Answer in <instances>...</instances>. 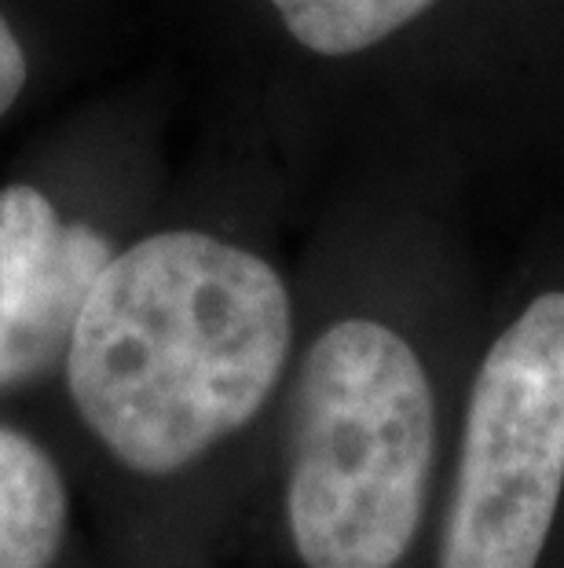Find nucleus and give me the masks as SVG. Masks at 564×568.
Masks as SVG:
<instances>
[{
	"label": "nucleus",
	"mask_w": 564,
	"mask_h": 568,
	"mask_svg": "<svg viewBox=\"0 0 564 568\" xmlns=\"http://www.w3.org/2000/svg\"><path fill=\"white\" fill-rule=\"evenodd\" d=\"M290 342V294L268 261L206 232H158L106 261L66 385L117 463L165 477L254 422Z\"/></svg>",
	"instance_id": "1"
},
{
	"label": "nucleus",
	"mask_w": 564,
	"mask_h": 568,
	"mask_svg": "<svg viewBox=\"0 0 564 568\" xmlns=\"http://www.w3.org/2000/svg\"><path fill=\"white\" fill-rule=\"evenodd\" d=\"M70 499L59 466L27 433L0 426V568H52Z\"/></svg>",
	"instance_id": "5"
},
{
	"label": "nucleus",
	"mask_w": 564,
	"mask_h": 568,
	"mask_svg": "<svg viewBox=\"0 0 564 568\" xmlns=\"http://www.w3.org/2000/svg\"><path fill=\"white\" fill-rule=\"evenodd\" d=\"M437 404L422 359L375 320L311 342L297 382L286 521L308 568H396L425 514Z\"/></svg>",
	"instance_id": "2"
},
{
	"label": "nucleus",
	"mask_w": 564,
	"mask_h": 568,
	"mask_svg": "<svg viewBox=\"0 0 564 568\" xmlns=\"http://www.w3.org/2000/svg\"><path fill=\"white\" fill-rule=\"evenodd\" d=\"M283 27L316 55H352L433 8L437 0H268Z\"/></svg>",
	"instance_id": "6"
},
{
	"label": "nucleus",
	"mask_w": 564,
	"mask_h": 568,
	"mask_svg": "<svg viewBox=\"0 0 564 568\" xmlns=\"http://www.w3.org/2000/svg\"><path fill=\"white\" fill-rule=\"evenodd\" d=\"M27 78H30V63L27 52H22V41L16 38L11 22L0 16V118L16 106L22 89H27Z\"/></svg>",
	"instance_id": "7"
},
{
	"label": "nucleus",
	"mask_w": 564,
	"mask_h": 568,
	"mask_svg": "<svg viewBox=\"0 0 564 568\" xmlns=\"http://www.w3.org/2000/svg\"><path fill=\"white\" fill-rule=\"evenodd\" d=\"M114 257L89 224H70L38 187H0V393L66 359L95 280Z\"/></svg>",
	"instance_id": "4"
},
{
	"label": "nucleus",
	"mask_w": 564,
	"mask_h": 568,
	"mask_svg": "<svg viewBox=\"0 0 564 568\" xmlns=\"http://www.w3.org/2000/svg\"><path fill=\"white\" fill-rule=\"evenodd\" d=\"M561 491L564 290H550L476 371L440 568H539Z\"/></svg>",
	"instance_id": "3"
}]
</instances>
